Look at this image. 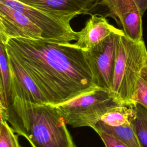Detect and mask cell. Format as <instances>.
<instances>
[{
    "mask_svg": "<svg viewBox=\"0 0 147 147\" xmlns=\"http://www.w3.org/2000/svg\"><path fill=\"white\" fill-rule=\"evenodd\" d=\"M52 14L70 24L75 17L89 14L99 5V0H18Z\"/></svg>",
    "mask_w": 147,
    "mask_h": 147,
    "instance_id": "obj_8",
    "label": "cell"
},
{
    "mask_svg": "<svg viewBox=\"0 0 147 147\" xmlns=\"http://www.w3.org/2000/svg\"><path fill=\"white\" fill-rule=\"evenodd\" d=\"M4 45L49 104L66 102L98 87L85 50L74 43L17 38Z\"/></svg>",
    "mask_w": 147,
    "mask_h": 147,
    "instance_id": "obj_1",
    "label": "cell"
},
{
    "mask_svg": "<svg viewBox=\"0 0 147 147\" xmlns=\"http://www.w3.org/2000/svg\"><path fill=\"white\" fill-rule=\"evenodd\" d=\"M9 126L6 120L0 121V147H22L18 142V134Z\"/></svg>",
    "mask_w": 147,
    "mask_h": 147,
    "instance_id": "obj_16",
    "label": "cell"
},
{
    "mask_svg": "<svg viewBox=\"0 0 147 147\" xmlns=\"http://www.w3.org/2000/svg\"><path fill=\"white\" fill-rule=\"evenodd\" d=\"M142 15L137 7L119 16L116 22L122 28L126 36L135 41L143 40L142 38Z\"/></svg>",
    "mask_w": 147,
    "mask_h": 147,
    "instance_id": "obj_11",
    "label": "cell"
},
{
    "mask_svg": "<svg viewBox=\"0 0 147 147\" xmlns=\"http://www.w3.org/2000/svg\"><path fill=\"white\" fill-rule=\"evenodd\" d=\"M121 30L111 25L105 17L91 14L84 27L77 32L78 39L74 44L83 50H87L102 42L111 33Z\"/></svg>",
    "mask_w": 147,
    "mask_h": 147,
    "instance_id": "obj_10",
    "label": "cell"
},
{
    "mask_svg": "<svg viewBox=\"0 0 147 147\" xmlns=\"http://www.w3.org/2000/svg\"><path fill=\"white\" fill-rule=\"evenodd\" d=\"M136 103L140 104L147 110V78L142 72L137 83L134 97V104Z\"/></svg>",
    "mask_w": 147,
    "mask_h": 147,
    "instance_id": "obj_17",
    "label": "cell"
},
{
    "mask_svg": "<svg viewBox=\"0 0 147 147\" xmlns=\"http://www.w3.org/2000/svg\"><path fill=\"white\" fill-rule=\"evenodd\" d=\"M7 56L10 72V100L18 97L34 103H48L37 86L24 68L13 57L8 54Z\"/></svg>",
    "mask_w": 147,
    "mask_h": 147,
    "instance_id": "obj_9",
    "label": "cell"
},
{
    "mask_svg": "<svg viewBox=\"0 0 147 147\" xmlns=\"http://www.w3.org/2000/svg\"><path fill=\"white\" fill-rule=\"evenodd\" d=\"M94 130L100 137L105 147H128L111 134L97 129H94Z\"/></svg>",
    "mask_w": 147,
    "mask_h": 147,
    "instance_id": "obj_18",
    "label": "cell"
},
{
    "mask_svg": "<svg viewBox=\"0 0 147 147\" xmlns=\"http://www.w3.org/2000/svg\"><path fill=\"white\" fill-rule=\"evenodd\" d=\"M141 14L143 16L147 9V0H133Z\"/></svg>",
    "mask_w": 147,
    "mask_h": 147,
    "instance_id": "obj_19",
    "label": "cell"
},
{
    "mask_svg": "<svg viewBox=\"0 0 147 147\" xmlns=\"http://www.w3.org/2000/svg\"><path fill=\"white\" fill-rule=\"evenodd\" d=\"M1 2L20 11L42 31L45 40L59 43H69L76 41L78 33L70 24L60 18L18 0H0Z\"/></svg>",
    "mask_w": 147,
    "mask_h": 147,
    "instance_id": "obj_5",
    "label": "cell"
},
{
    "mask_svg": "<svg viewBox=\"0 0 147 147\" xmlns=\"http://www.w3.org/2000/svg\"><path fill=\"white\" fill-rule=\"evenodd\" d=\"M136 117L133 121L135 130L142 147H147V110L140 104L134 105Z\"/></svg>",
    "mask_w": 147,
    "mask_h": 147,
    "instance_id": "obj_15",
    "label": "cell"
},
{
    "mask_svg": "<svg viewBox=\"0 0 147 147\" xmlns=\"http://www.w3.org/2000/svg\"><path fill=\"white\" fill-rule=\"evenodd\" d=\"M136 117L134 105H120L111 109L100 121L111 126H118L133 122Z\"/></svg>",
    "mask_w": 147,
    "mask_h": 147,
    "instance_id": "obj_14",
    "label": "cell"
},
{
    "mask_svg": "<svg viewBox=\"0 0 147 147\" xmlns=\"http://www.w3.org/2000/svg\"><path fill=\"white\" fill-rule=\"evenodd\" d=\"M7 121L32 147H76L64 119L54 105L13 98Z\"/></svg>",
    "mask_w": 147,
    "mask_h": 147,
    "instance_id": "obj_2",
    "label": "cell"
},
{
    "mask_svg": "<svg viewBox=\"0 0 147 147\" xmlns=\"http://www.w3.org/2000/svg\"><path fill=\"white\" fill-rule=\"evenodd\" d=\"M147 61V50L143 40L135 41L118 35L111 91L123 105H134L137 83Z\"/></svg>",
    "mask_w": 147,
    "mask_h": 147,
    "instance_id": "obj_3",
    "label": "cell"
},
{
    "mask_svg": "<svg viewBox=\"0 0 147 147\" xmlns=\"http://www.w3.org/2000/svg\"><path fill=\"white\" fill-rule=\"evenodd\" d=\"M120 105L123 104L111 90L98 87L55 107L67 125L93 129L111 109Z\"/></svg>",
    "mask_w": 147,
    "mask_h": 147,
    "instance_id": "obj_4",
    "label": "cell"
},
{
    "mask_svg": "<svg viewBox=\"0 0 147 147\" xmlns=\"http://www.w3.org/2000/svg\"><path fill=\"white\" fill-rule=\"evenodd\" d=\"M142 72L143 74L146 76L147 78V61H146V65L144 67V68L143 69V71H142Z\"/></svg>",
    "mask_w": 147,
    "mask_h": 147,
    "instance_id": "obj_20",
    "label": "cell"
},
{
    "mask_svg": "<svg viewBox=\"0 0 147 147\" xmlns=\"http://www.w3.org/2000/svg\"><path fill=\"white\" fill-rule=\"evenodd\" d=\"M17 38L43 39L42 31L24 14L0 2V42Z\"/></svg>",
    "mask_w": 147,
    "mask_h": 147,
    "instance_id": "obj_7",
    "label": "cell"
},
{
    "mask_svg": "<svg viewBox=\"0 0 147 147\" xmlns=\"http://www.w3.org/2000/svg\"><path fill=\"white\" fill-rule=\"evenodd\" d=\"M0 106L7 109L11 96L10 72L6 48L1 42H0Z\"/></svg>",
    "mask_w": 147,
    "mask_h": 147,
    "instance_id": "obj_13",
    "label": "cell"
},
{
    "mask_svg": "<svg viewBox=\"0 0 147 147\" xmlns=\"http://www.w3.org/2000/svg\"><path fill=\"white\" fill-rule=\"evenodd\" d=\"M123 33L122 30L113 33L95 47L85 50L98 87L111 90L117 40L118 35Z\"/></svg>",
    "mask_w": 147,
    "mask_h": 147,
    "instance_id": "obj_6",
    "label": "cell"
},
{
    "mask_svg": "<svg viewBox=\"0 0 147 147\" xmlns=\"http://www.w3.org/2000/svg\"><path fill=\"white\" fill-rule=\"evenodd\" d=\"M99 129L112 134L128 147H142L137 137L133 122L118 126L107 125L99 121L93 129Z\"/></svg>",
    "mask_w": 147,
    "mask_h": 147,
    "instance_id": "obj_12",
    "label": "cell"
}]
</instances>
